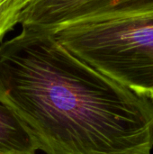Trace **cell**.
Instances as JSON below:
<instances>
[{
    "instance_id": "obj_1",
    "label": "cell",
    "mask_w": 153,
    "mask_h": 154,
    "mask_svg": "<svg viewBox=\"0 0 153 154\" xmlns=\"http://www.w3.org/2000/svg\"><path fill=\"white\" fill-rule=\"evenodd\" d=\"M0 100L45 154H151L153 101L97 71L45 31L0 44Z\"/></svg>"
},
{
    "instance_id": "obj_2",
    "label": "cell",
    "mask_w": 153,
    "mask_h": 154,
    "mask_svg": "<svg viewBox=\"0 0 153 154\" xmlns=\"http://www.w3.org/2000/svg\"><path fill=\"white\" fill-rule=\"evenodd\" d=\"M49 32L82 61L153 101V13L83 20Z\"/></svg>"
},
{
    "instance_id": "obj_3",
    "label": "cell",
    "mask_w": 153,
    "mask_h": 154,
    "mask_svg": "<svg viewBox=\"0 0 153 154\" xmlns=\"http://www.w3.org/2000/svg\"><path fill=\"white\" fill-rule=\"evenodd\" d=\"M146 13H153V0H32L20 23L51 32L78 21Z\"/></svg>"
},
{
    "instance_id": "obj_4",
    "label": "cell",
    "mask_w": 153,
    "mask_h": 154,
    "mask_svg": "<svg viewBox=\"0 0 153 154\" xmlns=\"http://www.w3.org/2000/svg\"><path fill=\"white\" fill-rule=\"evenodd\" d=\"M36 151L16 116L0 100V154H35Z\"/></svg>"
},
{
    "instance_id": "obj_5",
    "label": "cell",
    "mask_w": 153,
    "mask_h": 154,
    "mask_svg": "<svg viewBox=\"0 0 153 154\" xmlns=\"http://www.w3.org/2000/svg\"><path fill=\"white\" fill-rule=\"evenodd\" d=\"M32 0H0V40L20 23L23 10Z\"/></svg>"
}]
</instances>
